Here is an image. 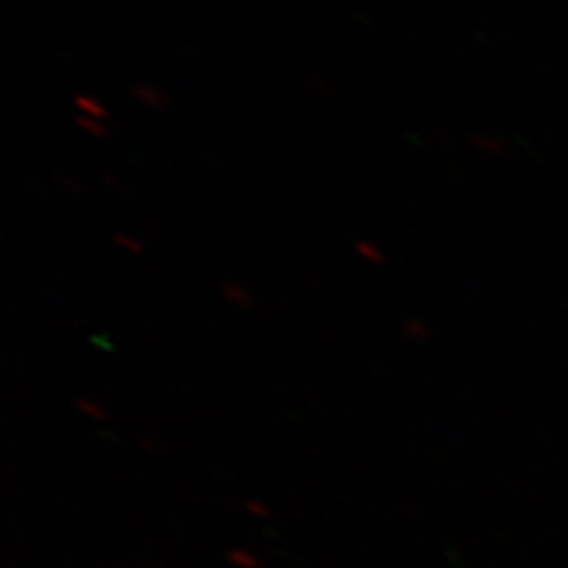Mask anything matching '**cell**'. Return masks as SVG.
I'll return each instance as SVG.
<instances>
[{
    "instance_id": "obj_11",
    "label": "cell",
    "mask_w": 568,
    "mask_h": 568,
    "mask_svg": "<svg viewBox=\"0 0 568 568\" xmlns=\"http://www.w3.org/2000/svg\"><path fill=\"white\" fill-rule=\"evenodd\" d=\"M140 448L148 450V453H154V455H162V448H159L156 443L150 440V438H140Z\"/></svg>"
},
{
    "instance_id": "obj_3",
    "label": "cell",
    "mask_w": 568,
    "mask_h": 568,
    "mask_svg": "<svg viewBox=\"0 0 568 568\" xmlns=\"http://www.w3.org/2000/svg\"><path fill=\"white\" fill-rule=\"evenodd\" d=\"M77 106L83 112V116H91V119H98L102 121L104 119V106L95 100V98H85V95H79L77 98Z\"/></svg>"
},
{
    "instance_id": "obj_1",
    "label": "cell",
    "mask_w": 568,
    "mask_h": 568,
    "mask_svg": "<svg viewBox=\"0 0 568 568\" xmlns=\"http://www.w3.org/2000/svg\"><path fill=\"white\" fill-rule=\"evenodd\" d=\"M227 561L233 564L235 568H263L261 559L252 552V549H242V547L230 549V552H227Z\"/></svg>"
},
{
    "instance_id": "obj_6",
    "label": "cell",
    "mask_w": 568,
    "mask_h": 568,
    "mask_svg": "<svg viewBox=\"0 0 568 568\" xmlns=\"http://www.w3.org/2000/svg\"><path fill=\"white\" fill-rule=\"evenodd\" d=\"M403 332L410 342H426V339H429V329H426L422 320H407Z\"/></svg>"
},
{
    "instance_id": "obj_5",
    "label": "cell",
    "mask_w": 568,
    "mask_h": 568,
    "mask_svg": "<svg viewBox=\"0 0 568 568\" xmlns=\"http://www.w3.org/2000/svg\"><path fill=\"white\" fill-rule=\"evenodd\" d=\"M77 407H79V410H81L85 417H91V419H95V422H104V419H106L104 407H102L100 403L91 400V398H79V400H77Z\"/></svg>"
},
{
    "instance_id": "obj_4",
    "label": "cell",
    "mask_w": 568,
    "mask_h": 568,
    "mask_svg": "<svg viewBox=\"0 0 568 568\" xmlns=\"http://www.w3.org/2000/svg\"><path fill=\"white\" fill-rule=\"evenodd\" d=\"M135 98L140 102L150 104V106H162L164 104V93L159 91V88H154V85H138L135 88Z\"/></svg>"
},
{
    "instance_id": "obj_10",
    "label": "cell",
    "mask_w": 568,
    "mask_h": 568,
    "mask_svg": "<svg viewBox=\"0 0 568 568\" xmlns=\"http://www.w3.org/2000/svg\"><path fill=\"white\" fill-rule=\"evenodd\" d=\"M246 507V511L248 514H254V517H261V519H265V517H268V507H263V505H258V503H246L244 505Z\"/></svg>"
},
{
    "instance_id": "obj_8",
    "label": "cell",
    "mask_w": 568,
    "mask_h": 568,
    "mask_svg": "<svg viewBox=\"0 0 568 568\" xmlns=\"http://www.w3.org/2000/svg\"><path fill=\"white\" fill-rule=\"evenodd\" d=\"M79 126L85 129L91 135H104V126L98 121V119H91V116H81L79 119Z\"/></svg>"
},
{
    "instance_id": "obj_2",
    "label": "cell",
    "mask_w": 568,
    "mask_h": 568,
    "mask_svg": "<svg viewBox=\"0 0 568 568\" xmlns=\"http://www.w3.org/2000/svg\"><path fill=\"white\" fill-rule=\"evenodd\" d=\"M223 294H225V298L230 301V304H235L240 308H252L254 306V296L248 294L244 287H240V284H233V282L225 284Z\"/></svg>"
},
{
    "instance_id": "obj_7",
    "label": "cell",
    "mask_w": 568,
    "mask_h": 568,
    "mask_svg": "<svg viewBox=\"0 0 568 568\" xmlns=\"http://www.w3.org/2000/svg\"><path fill=\"white\" fill-rule=\"evenodd\" d=\"M355 248H358V254H363L372 263H384V254H382L379 246L369 244V242H358V244H355Z\"/></svg>"
},
{
    "instance_id": "obj_9",
    "label": "cell",
    "mask_w": 568,
    "mask_h": 568,
    "mask_svg": "<svg viewBox=\"0 0 568 568\" xmlns=\"http://www.w3.org/2000/svg\"><path fill=\"white\" fill-rule=\"evenodd\" d=\"M114 242H116V244H121L123 248H126V252H135V254H140V252H142V244H140L138 240L126 237V235H114Z\"/></svg>"
}]
</instances>
